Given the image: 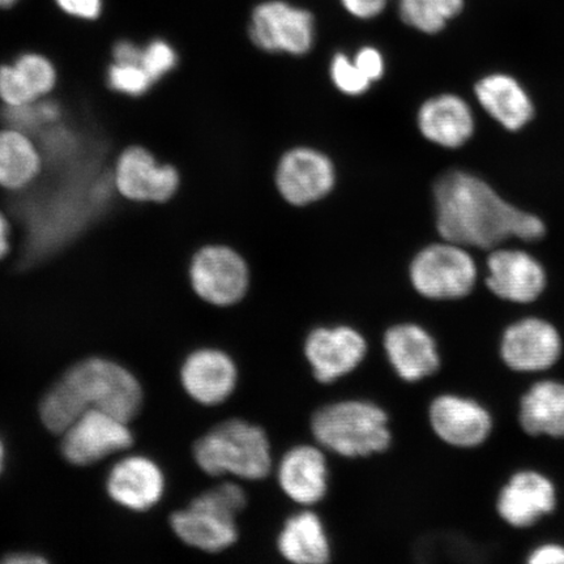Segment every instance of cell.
<instances>
[{"label": "cell", "instance_id": "26", "mask_svg": "<svg viewBox=\"0 0 564 564\" xmlns=\"http://www.w3.org/2000/svg\"><path fill=\"white\" fill-rule=\"evenodd\" d=\"M44 158L37 141L11 127H0V189L24 192L44 173Z\"/></svg>", "mask_w": 564, "mask_h": 564}, {"label": "cell", "instance_id": "36", "mask_svg": "<svg viewBox=\"0 0 564 564\" xmlns=\"http://www.w3.org/2000/svg\"><path fill=\"white\" fill-rule=\"evenodd\" d=\"M529 564H564V545L560 542H545L528 554Z\"/></svg>", "mask_w": 564, "mask_h": 564}, {"label": "cell", "instance_id": "12", "mask_svg": "<svg viewBox=\"0 0 564 564\" xmlns=\"http://www.w3.org/2000/svg\"><path fill=\"white\" fill-rule=\"evenodd\" d=\"M249 35L260 51L303 55L314 45V18L282 0H268L253 9Z\"/></svg>", "mask_w": 564, "mask_h": 564}, {"label": "cell", "instance_id": "28", "mask_svg": "<svg viewBox=\"0 0 564 564\" xmlns=\"http://www.w3.org/2000/svg\"><path fill=\"white\" fill-rule=\"evenodd\" d=\"M87 411L73 388L63 379L45 394L40 406L42 422L54 434L65 433Z\"/></svg>", "mask_w": 564, "mask_h": 564}, {"label": "cell", "instance_id": "9", "mask_svg": "<svg viewBox=\"0 0 564 564\" xmlns=\"http://www.w3.org/2000/svg\"><path fill=\"white\" fill-rule=\"evenodd\" d=\"M485 285L500 301L532 305L549 285L546 267L533 252L519 246L502 245L486 258Z\"/></svg>", "mask_w": 564, "mask_h": 564}, {"label": "cell", "instance_id": "29", "mask_svg": "<svg viewBox=\"0 0 564 564\" xmlns=\"http://www.w3.org/2000/svg\"><path fill=\"white\" fill-rule=\"evenodd\" d=\"M180 63L181 54L171 41L154 37L143 44L140 66L151 77L154 86L174 73Z\"/></svg>", "mask_w": 564, "mask_h": 564}, {"label": "cell", "instance_id": "25", "mask_svg": "<svg viewBox=\"0 0 564 564\" xmlns=\"http://www.w3.org/2000/svg\"><path fill=\"white\" fill-rule=\"evenodd\" d=\"M520 429L533 438L564 440V382L540 379L521 394Z\"/></svg>", "mask_w": 564, "mask_h": 564}, {"label": "cell", "instance_id": "13", "mask_svg": "<svg viewBox=\"0 0 564 564\" xmlns=\"http://www.w3.org/2000/svg\"><path fill=\"white\" fill-rule=\"evenodd\" d=\"M429 425L448 447L475 449L490 440L494 417L488 406L460 393H441L430 401Z\"/></svg>", "mask_w": 564, "mask_h": 564}, {"label": "cell", "instance_id": "3", "mask_svg": "<svg viewBox=\"0 0 564 564\" xmlns=\"http://www.w3.org/2000/svg\"><path fill=\"white\" fill-rule=\"evenodd\" d=\"M193 453L197 467L212 477L263 481L274 469L270 436L242 419L218 423L195 442Z\"/></svg>", "mask_w": 564, "mask_h": 564}, {"label": "cell", "instance_id": "19", "mask_svg": "<svg viewBox=\"0 0 564 564\" xmlns=\"http://www.w3.org/2000/svg\"><path fill=\"white\" fill-rule=\"evenodd\" d=\"M475 97L482 110L506 132L528 129L538 116L531 91L517 76L496 70L475 84Z\"/></svg>", "mask_w": 564, "mask_h": 564}, {"label": "cell", "instance_id": "32", "mask_svg": "<svg viewBox=\"0 0 564 564\" xmlns=\"http://www.w3.org/2000/svg\"><path fill=\"white\" fill-rule=\"evenodd\" d=\"M61 11L79 20L95 21L101 17L102 0H55Z\"/></svg>", "mask_w": 564, "mask_h": 564}, {"label": "cell", "instance_id": "2", "mask_svg": "<svg viewBox=\"0 0 564 564\" xmlns=\"http://www.w3.org/2000/svg\"><path fill=\"white\" fill-rule=\"evenodd\" d=\"M316 444L345 458L386 454L393 443L390 414L366 399H344L316 409L310 419Z\"/></svg>", "mask_w": 564, "mask_h": 564}, {"label": "cell", "instance_id": "11", "mask_svg": "<svg viewBox=\"0 0 564 564\" xmlns=\"http://www.w3.org/2000/svg\"><path fill=\"white\" fill-rule=\"evenodd\" d=\"M563 338L555 324L541 316H525L509 324L500 336L499 357L517 373H542L563 356Z\"/></svg>", "mask_w": 564, "mask_h": 564}, {"label": "cell", "instance_id": "5", "mask_svg": "<svg viewBox=\"0 0 564 564\" xmlns=\"http://www.w3.org/2000/svg\"><path fill=\"white\" fill-rule=\"evenodd\" d=\"M87 409H98L129 422L143 405L138 379L123 366L104 358L76 364L62 378Z\"/></svg>", "mask_w": 564, "mask_h": 564}, {"label": "cell", "instance_id": "10", "mask_svg": "<svg viewBox=\"0 0 564 564\" xmlns=\"http://www.w3.org/2000/svg\"><path fill=\"white\" fill-rule=\"evenodd\" d=\"M368 355V338L349 324L314 327L303 341V356L321 384H334L349 377Z\"/></svg>", "mask_w": 564, "mask_h": 564}, {"label": "cell", "instance_id": "1", "mask_svg": "<svg viewBox=\"0 0 564 564\" xmlns=\"http://www.w3.org/2000/svg\"><path fill=\"white\" fill-rule=\"evenodd\" d=\"M436 228L444 241L492 250L509 242L532 245L547 235L544 218L518 206L474 173L448 172L435 183Z\"/></svg>", "mask_w": 564, "mask_h": 564}, {"label": "cell", "instance_id": "4", "mask_svg": "<svg viewBox=\"0 0 564 564\" xmlns=\"http://www.w3.org/2000/svg\"><path fill=\"white\" fill-rule=\"evenodd\" d=\"M249 497L241 485L223 482L200 494L186 510L172 514L171 525L186 545L206 553H221L237 544V519Z\"/></svg>", "mask_w": 564, "mask_h": 564}, {"label": "cell", "instance_id": "38", "mask_svg": "<svg viewBox=\"0 0 564 564\" xmlns=\"http://www.w3.org/2000/svg\"><path fill=\"white\" fill-rule=\"evenodd\" d=\"M2 562L7 564H35L46 563L47 561L40 554L23 552L9 554Z\"/></svg>", "mask_w": 564, "mask_h": 564}, {"label": "cell", "instance_id": "15", "mask_svg": "<svg viewBox=\"0 0 564 564\" xmlns=\"http://www.w3.org/2000/svg\"><path fill=\"white\" fill-rule=\"evenodd\" d=\"M62 435V454L68 463L77 467H87L121 453L133 443L127 422L98 409H88Z\"/></svg>", "mask_w": 564, "mask_h": 564}, {"label": "cell", "instance_id": "22", "mask_svg": "<svg viewBox=\"0 0 564 564\" xmlns=\"http://www.w3.org/2000/svg\"><path fill=\"white\" fill-rule=\"evenodd\" d=\"M106 489L110 498L124 509L147 511L164 496L165 477L151 458L131 456L115 465Z\"/></svg>", "mask_w": 564, "mask_h": 564}, {"label": "cell", "instance_id": "21", "mask_svg": "<svg viewBox=\"0 0 564 564\" xmlns=\"http://www.w3.org/2000/svg\"><path fill=\"white\" fill-rule=\"evenodd\" d=\"M59 74L44 53L25 51L0 63V102L6 106L32 104L54 94Z\"/></svg>", "mask_w": 564, "mask_h": 564}, {"label": "cell", "instance_id": "37", "mask_svg": "<svg viewBox=\"0 0 564 564\" xmlns=\"http://www.w3.org/2000/svg\"><path fill=\"white\" fill-rule=\"evenodd\" d=\"M12 251V224L9 215L0 207V262L10 257Z\"/></svg>", "mask_w": 564, "mask_h": 564}, {"label": "cell", "instance_id": "16", "mask_svg": "<svg viewBox=\"0 0 564 564\" xmlns=\"http://www.w3.org/2000/svg\"><path fill=\"white\" fill-rule=\"evenodd\" d=\"M280 490L302 509H313L329 491V465L319 444H295L274 464Z\"/></svg>", "mask_w": 564, "mask_h": 564}, {"label": "cell", "instance_id": "6", "mask_svg": "<svg viewBox=\"0 0 564 564\" xmlns=\"http://www.w3.org/2000/svg\"><path fill=\"white\" fill-rule=\"evenodd\" d=\"M478 279V265L468 247L444 239L421 250L409 267L414 291L430 301L467 299L474 293Z\"/></svg>", "mask_w": 564, "mask_h": 564}, {"label": "cell", "instance_id": "14", "mask_svg": "<svg viewBox=\"0 0 564 564\" xmlns=\"http://www.w3.org/2000/svg\"><path fill=\"white\" fill-rule=\"evenodd\" d=\"M558 506V490L553 479L535 469H520L507 479L496 500V511L505 524L533 528L550 517Z\"/></svg>", "mask_w": 564, "mask_h": 564}, {"label": "cell", "instance_id": "18", "mask_svg": "<svg viewBox=\"0 0 564 564\" xmlns=\"http://www.w3.org/2000/svg\"><path fill=\"white\" fill-rule=\"evenodd\" d=\"M333 162L312 148H295L280 160L276 172L279 193L293 206H307L322 199L334 188Z\"/></svg>", "mask_w": 564, "mask_h": 564}, {"label": "cell", "instance_id": "17", "mask_svg": "<svg viewBox=\"0 0 564 564\" xmlns=\"http://www.w3.org/2000/svg\"><path fill=\"white\" fill-rule=\"evenodd\" d=\"M382 347L391 369L405 383H420L442 368L438 343L419 323L392 324L386 329Z\"/></svg>", "mask_w": 564, "mask_h": 564}, {"label": "cell", "instance_id": "39", "mask_svg": "<svg viewBox=\"0 0 564 564\" xmlns=\"http://www.w3.org/2000/svg\"><path fill=\"white\" fill-rule=\"evenodd\" d=\"M19 0H0V9H10V7L15 6Z\"/></svg>", "mask_w": 564, "mask_h": 564}, {"label": "cell", "instance_id": "33", "mask_svg": "<svg viewBox=\"0 0 564 564\" xmlns=\"http://www.w3.org/2000/svg\"><path fill=\"white\" fill-rule=\"evenodd\" d=\"M356 66L373 83L384 74V59L376 47H362L355 56Z\"/></svg>", "mask_w": 564, "mask_h": 564}, {"label": "cell", "instance_id": "27", "mask_svg": "<svg viewBox=\"0 0 564 564\" xmlns=\"http://www.w3.org/2000/svg\"><path fill=\"white\" fill-rule=\"evenodd\" d=\"M464 0H400V18L423 33H440L448 21L460 15Z\"/></svg>", "mask_w": 564, "mask_h": 564}, {"label": "cell", "instance_id": "24", "mask_svg": "<svg viewBox=\"0 0 564 564\" xmlns=\"http://www.w3.org/2000/svg\"><path fill=\"white\" fill-rule=\"evenodd\" d=\"M276 549L282 560L294 564H324L334 554L326 525L312 509H302L284 521Z\"/></svg>", "mask_w": 564, "mask_h": 564}, {"label": "cell", "instance_id": "30", "mask_svg": "<svg viewBox=\"0 0 564 564\" xmlns=\"http://www.w3.org/2000/svg\"><path fill=\"white\" fill-rule=\"evenodd\" d=\"M105 82L115 94L130 98L144 97L154 87L151 77L140 65H118L112 62L106 68Z\"/></svg>", "mask_w": 564, "mask_h": 564}, {"label": "cell", "instance_id": "31", "mask_svg": "<svg viewBox=\"0 0 564 564\" xmlns=\"http://www.w3.org/2000/svg\"><path fill=\"white\" fill-rule=\"evenodd\" d=\"M330 77L338 90L349 96L366 94L371 87V82L345 54H337L330 63Z\"/></svg>", "mask_w": 564, "mask_h": 564}, {"label": "cell", "instance_id": "7", "mask_svg": "<svg viewBox=\"0 0 564 564\" xmlns=\"http://www.w3.org/2000/svg\"><path fill=\"white\" fill-rule=\"evenodd\" d=\"M187 276L193 292L216 307H230L249 293L251 274L245 258L223 243H207L188 260Z\"/></svg>", "mask_w": 564, "mask_h": 564}, {"label": "cell", "instance_id": "23", "mask_svg": "<svg viewBox=\"0 0 564 564\" xmlns=\"http://www.w3.org/2000/svg\"><path fill=\"white\" fill-rule=\"evenodd\" d=\"M419 127L432 143L457 150L469 143L476 132V117L463 97L444 94L430 98L419 112Z\"/></svg>", "mask_w": 564, "mask_h": 564}, {"label": "cell", "instance_id": "20", "mask_svg": "<svg viewBox=\"0 0 564 564\" xmlns=\"http://www.w3.org/2000/svg\"><path fill=\"white\" fill-rule=\"evenodd\" d=\"M238 366L227 351L202 348L182 365L181 382L188 397L204 406L225 403L237 390Z\"/></svg>", "mask_w": 564, "mask_h": 564}, {"label": "cell", "instance_id": "35", "mask_svg": "<svg viewBox=\"0 0 564 564\" xmlns=\"http://www.w3.org/2000/svg\"><path fill=\"white\" fill-rule=\"evenodd\" d=\"M340 2L350 15L369 20L377 18L383 12L388 0H340Z\"/></svg>", "mask_w": 564, "mask_h": 564}, {"label": "cell", "instance_id": "40", "mask_svg": "<svg viewBox=\"0 0 564 564\" xmlns=\"http://www.w3.org/2000/svg\"><path fill=\"white\" fill-rule=\"evenodd\" d=\"M4 464V446L2 440H0V474H2Z\"/></svg>", "mask_w": 564, "mask_h": 564}, {"label": "cell", "instance_id": "8", "mask_svg": "<svg viewBox=\"0 0 564 564\" xmlns=\"http://www.w3.org/2000/svg\"><path fill=\"white\" fill-rule=\"evenodd\" d=\"M112 176L119 196L132 203L165 204L178 194L182 185L178 167L160 161L151 150L139 144L119 152Z\"/></svg>", "mask_w": 564, "mask_h": 564}, {"label": "cell", "instance_id": "34", "mask_svg": "<svg viewBox=\"0 0 564 564\" xmlns=\"http://www.w3.org/2000/svg\"><path fill=\"white\" fill-rule=\"evenodd\" d=\"M141 52H143V44L130 39H121L111 45V62L118 65H140Z\"/></svg>", "mask_w": 564, "mask_h": 564}]
</instances>
